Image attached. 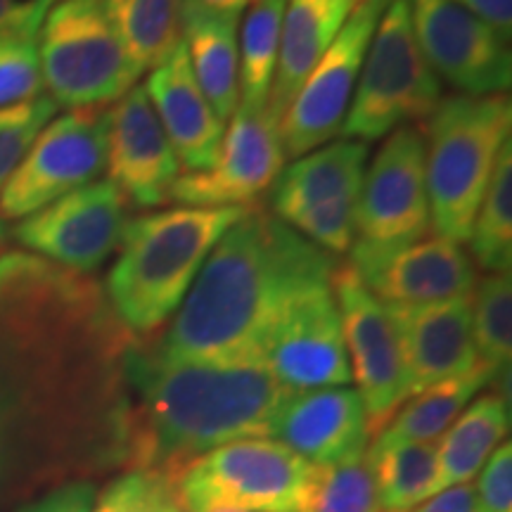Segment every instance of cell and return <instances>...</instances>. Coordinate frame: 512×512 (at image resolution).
Here are the masks:
<instances>
[{"instance_id":"cell-18","label":"cell","mask_w":512,"mask_h":512,"mask_svg":"<svg viewBox=\"0 0 512 512\" xmlns=\"http://www.w3.org/2000/svg\"><path fill=\"white\" fill-rule=\"evenodd\" d=\"M387 309L399 332L411 396L479 366L472 297L434 304H387Z\"/></svg>"},{"instance_id":"cell-6","label":"cell","mask_w":512,"mask_h":512,"mask_svg":"<svg viewBox=\"0 0 512 512\" xmlns=\"http://www.w3.org/2000/svg\"><path fill=\"white\" fill-rule=\"evenodd\" d=\"M38 57L48 95L69 110L107 107L140 79L102 0H62L48 10Z\"/></svg>"},{"instance_id":"cell-31","label":"cell","mask_w":512,"mask_h":512,"mask_svg":"<svg viewBox=\"0 0 512 512\" xmlns=\"http://www.w3.org/2000/svg\"><path fill=\"white\" fill-rule=\"evenodd\" d=\"M472 328L477 356L484 366L508 373L512 356V280L510 273H489L472 292Z\"/></svg>"},{"instance_id":"cell-1","label":"cell","mask_w":512,"mask_h":512,"mask_svg":"<svg viewBox=\"0 0 512 512\" xmlns=\"http://www.w3.org/2000/svg\"><path fill=\"white\" fill-rule=\"evenodd\" d=\"M337 261L268 209L247 207L211 249L155 349L181 361H256L294 299L332 285Z\"/></svg>"},{"instance_id":"cell-44","label":"cell","mask_w":512,"mask_h":512,"mask_svg":"<svg viewBox=\"0 0 512 512\" xmlns=\"http://www.w3.org/2000/svg\"><path fill=\"white\" fill-rule=\"evenodd\" d=\"M53 3H55V0H53Z\"/></svg>"},{"instance_id":"cell-7","label":"cell","mask_w":512,"mask_h":512,"mask_svg":"<svg viewBox=\"0 0 512 512\" xmlns=\"http://www.w3.org/2000/svg\"><path fill=\"white\" fill-rule=\"evenodd\" d=\"M313 467L278 439L230 441L178 472V503L183 512H299Z\"/></svg>"},{"instance_id":"cell-35","label":"cell","mask_w":512,"mask_h":512,"mask_svg":"<svg viewBox=\"0 0 512 512\" xmlns=\"http://www.w3.org/2000/svg\"><path fill=\"white\" fill-rule=\"evenodd\" d=\"M475 494L484 512H512V446L508 439L479 470Z\"/></svg>"},{"instance_id":"cell-43","label":"cell","mask_w":512,"mask_h":512,"mask_svg":"<svg viewBox=\"0 0 512 512\" xmlns=\"http://www.w3.org/2000/svg\"><path fill=\"white\" fill-rule=\"evenodd\" d=\"M209 512H247V510H209Z\"/></svg>"},{"instance_id":"cell-12","label":"cell","mask_w":512,"mask_h":512,"mask_svg":"<svg viewBox=\"0 0 512 512\" xmlns=\"http://www.w3.org/2000/svg\"><path fill=\"white\" fill-rule=\"evenodd\" d=\"M126 200L112 181H95L24 216L12 238L29 252L74 273H93L119 249Z\"/></svg>"},{"instance_id":"cell-32","label":"cell","mask_w":512,"mask_h":512,"mask_svg":"<svg viewBox=\"0 0 512 512\" xmlns=\"http://www.w3.org/2000/svg\"><path fill=\"white\" fill-rule=\"evenodd\" d=\"M91 512H183L176 477L155 470H133L95 498Z\"/></svg>"},{"instance_id":"cell-3","label":"cell","mask_w":512,"mask_h":512,"mask_svg":"<svg viewBox=\"0 0 512 512\" xmlns=\"http://www.w3.org/2000/svg\"><path fill=\"white\" fill-rule=\"evenodd\" d=\"M247 207H178L126 221L107 302L133 335H152L178 311L223 233Z\"/></svg>"},{"instance_id":"cell-26","label":"cell","mask_w":512,"mask_h":512,"mask_svg":"<svg viewBox=\"0 0 512 512\" xmlns=\"http://www.w3.org/2000/svg\"><path fill=\"white\" fill-rule=\"evenodd\" d=\"M126 55L140 74L183 41V0H102Z\"/></svg>"},{"instance_id":"cell-9","label":"cell","mask_w":512,"mask_h":512,"mask_svg":"<svg viewBox=\"0 0 512 512\" xmlns=\"http://www.w3.org/2000/svg\"><path fill=\"white\" fill-rule=\"evenodd\" d=\"M430 230L425 140L420 128L401 126L389 133L363 178L356 240L349 252H392L422 240Z\"/></svg>"},{"instance_id":"cell-19","label":"cell","mask_w":512,"mask_h":512,"mask_svg":"<svg viewBox=\"0 0 512 512\" xmlns=\"http://www.w3.org/2000/svg\"><path fill=\"white\" fill-rule=\"evenodd\" d=\"M273 439L311 465H335L368 451V415L351 387L294 392L280 411Z\"/></svg>"},{"instance_id":"cell-23","label":"cell","mask_w":512,"mask_h":512,"mask_svg":"<svg viewBox=\"0 0 512 512\" xmlns=\"http://www.w3.org/2000/svg\"><path fill=\"white\" fill-rule=\"evenodd\" d=\"M238 22L240 17L216 15L183 0V43L190 69L223 124L240 105Z\"/></svg>"},{"instance_id":"cell-24","label":"cell","mask_w":512,"mask_h":512,"mask_svg":"<svg viewBox=\"0 0 512 512\" xmlns=\"http://www.w3.org/2000/svg\"><path fill=\"white\" fill-rule=\"evenodd\" d=\"M508 430L510 408L501 394H484L467 403L465 411L437 441V479L430 496L472 482L508 437Z\"/></svg>"},{"instance_id":"cell-39","label":"cell","mask_w":512,"mask_h":512,"mask_svg":"<svg viewBox=\"0 0 512 512\" xmlns=\"http://www.w3.org/2000/svg\"><path fill=\"white\" fill-rule=\"evenodd\" d=\"M460 8L489 24L498 36L510 41L512 31V0H453Z\"/></svg>"},{"instance_id":"cell-36","label":"cell","mask_w":512,"mask_h":512,"mask_svg":"<svg viewBox=\"0 0 512 512\" xmlns=\"http://www.w3.org/2000/svg\"><path fill=\"white\" fill-rule=\"evenodd\" d=\"M95 498H98V491H95L93 484L72 482L50 491V494L38 498L36 503L27 505L19 512H91Z\"/></svg>"},{"instance_id":"cell-5","label":"cell","mask_w":512,"mask_h":512,"mask_svg":"<svg viewBox=\"0 0 512 512\" xmlns=\"http://www.w3.org/2000/svg\"><path fill=\"white\" fill-rule=\"evenodd\" d=\"M441 100V81L418 46L408 0H392L375 27L339 133L370 145L396 128L427 121Z\"/></svg>"},{"instance_id":"cell-25","label":"cell","mask_w":512,"mask_h":512,"mask_svg":"<svg viewBox=\"0 0 512 512\" xmlns=\"http://www.w3.org/2000/svg\"><path fill=\"white\" fill-rule=\"evenodd\" d=\"M498 375H501L498 370L479 361V366L470 373L448 377L444 382L422 389L420 394H413L394 413L387 427L377 434L373 446L403 444V441H413V444L439 441L441 434L465 411L467 403L475 399L486 384L494 382Z\"/></svg>"},{"instance_id":"cell-11","label":"cell","mask_w":512,"mask_h":512,"mask_svg":"<svg viewBox=\"0 0 512 512\" xmlns=\"http://www.w3.org/2000/svg\"><path fill=\"white\" fill-rule=\"evenodd\" d=\"M389 3L392 0H366L356 5L332 46L306 76L280 119V138L287 159L302 157L339 133L375 27Z\"/></svg>"},{"instance_id":"cell-16","label":"cell","mask_w":512,"mask_h":512,"mask_svg":"<svg viewBox=\"0 0 512 512\" xmlns=\"http://www.w3.org/2000/svg\"><path fill=\"white\" fill-rule=\"evenodd\" d=\"M349 266L384 304H434L472 297L477 266L460 242L418 240L392 252H351Z\"/></svg>"},{"instance_id":"cell-13","label":"cell","mask_w":512,"mask_h":512,"mask_svg":"<svg viewBox=\"0 0 512 512\" xmlns=\"http://www.w3.org/2000/svg\"><path fill=\"white\" fill-rule=\"evenodd\" d=\"M228 121L216 162L207 171L178 176L169 202L204 209L249 207V202L273 188L287 159L280 121L268 107L245 102Z\"/></svg>"},{"instance_id":"cell-22","label":"cell","mask_w":512,"mask_h":512,"mask_svg":"<svg viewBox=\"0 0 512 512\" xmlns=\"http://www.w3.org/2000/svg\"><path fill=\"white\" fill-rule=\"evenodd\" d=\"M351 10L354 5L349 0H290V5H285L278 64L266 105L275 119H283L294 95L332 46Z\"/></svg>"},{"instance_id":"cell-17","label":"cell","mask_w":512,"mask_h":512,"mask_svg":"<svg viewBox=\"0 0 512 512\" xmlns=\"http://www.w3.org/2000/svg\"><path fill=\"white\" fill-rule=\"evenodd\" d=\"M107 171L121 197L138 209L169 202L181 162L159 124L143 86H133L112 107Z\"/></svg>"},{"instance_id":"cell-42","label":"cell","mask_w":512,"mask_h":512,"mask_svg":"<svg viewBox=\"0 0 512 512\" xmlns=\"http://www.w3.org/2000/svg\"><path fill=\"white\" fill-rule=\"evenodd\" d=\"M349 3H351V5H354V8H356V5H361V3H366V0H349Z\"/></svg>"},{"instance_id":"cell-10","label":"cell","mask_w":512,"mask_h":512,"mask_svg":"<svg viewBox=\"0 0 512 512\" xmlns=\"http://www.w3.org/2000/svg\"><path fill=\"white\" fill-rule=\"evenodd\" d=\"M332 292L342 320L344 347L351 358V380H356V392L366 406L368 434L373 439L411 399L399 332L387 304L363 285L349 264L337 266Z\"/></svg>"},{"instance_id":"cell-21","label":"cell","mask_w":512,"mask_h":512,"mask_svg":"<svg viewBox=\"0 0 512 512\" xmlns=\"http://www.w3.org/2000/svg\"><path fill=\"white\" fill-rule=\"evenodd\" d=\"M370 145L361 140H335L297 157L273 183L271 207L280 221L311 207L358 197L366 178Z\"/></svg>"},{"instance_id":"cell-41","label":"cell","mask_w":512,"mask_h":512,"mask_svg":"<svg viewBox=\"0 0 512 512\" xmlns=\"http://www.w3.org/2000/svg\"><path fill=\"white\" fill-rule=\"evenodd\" d=\"M5 235H8V230H5V223L0 219V247L5 245Z\"/></svg>"},{"instance_id":"cell-2","label":"cell","mask_w":512,"mask_h":512,"mask_svg":"<svg viewBox=\"0 0 512 512\" xmlns=\"http://www.w3.org/2000/svg\"><path fill=\"white\" fill-rule=\"evenodd\" d=\"M128 458L136 470L178 475L223 444L271 437L294 392L256 361H181L128 349Z\"/></svg>"},{"instance_id":"cell-29","label":"cell","mask_w":512,"mask_h":512,"mask_svg":"<svg viewBox=\"0 0 512 512\" xmlns=\"http://www.w3.org/2000/svg\"><path fill=\"white\" fill-rule=\"evenodd\" d=\"M472 261L486 273L512 266V147H503L472 226Z\"/></svg>"},{"instance_id":"cell-28","label":"cell","mask_w":512,"mask_h":512,"mask_svg":"<svg viewBox=\"0 0 512 512\" xmlns=\"http://www.w3.org/2000/svg\"><path fill=\"white\" fill-rule=\"evenodd\" d=\"M287 0H254L240 43V102L266 107L278 64L280 31Z\"/></svg>"},{"instance_id":"cell-33","label":"cell","mask_w":512,"mask_h":512,"mask_svg":"<svg viewBox=\"0 0 512 512\" xmlns=\"http://www.w3.org/2000/svg\"><path fill=\"white\" fill-rule=\"evenodd\" d=\"M57 110L60 107L46 93L0 110V190L27 157L38 133L55 119Z\"/></svg>"},{"instance_id":"cell-14","label":"cell","mask_w":512,"mask_h":512,"mask_svg":"<svg viewBox=\"0 0 512 512\" xmlns=\"http://www.w3.org/2000/svg\"><path fill=\"white\" fill-rule=\"evenodd\" d=\"M418 46L439 81L463 95H503L512 81L508 41L453 0H408Z\"/></svg>"},{"instance_id":"cell-37","label":"cell","mask_w":512,"mask_h":512,"mask_svg":"<svg viewBox=\"0 0 512 512\" xmlns=\"http://www.w3.org/2000/svg\"><path fill=\"white\" fill-rule=\"evenodd\" d=\"M50 5L53 0H0V31L38 36Z\"/></svg>"},{"instance_id":"cell-38","label":"cell","mask_w":512,"mask_h":512,"mask_svg":"<svg viewBox=\"0 0 512 512\" xmlns=\"http://www.w3.org/2000/svg\"><path fill=\"white\" fill-rule=\"evenodd\" d=\"M411 512H484L482 505H479V498L475 494V484L465 482L458 486H451V489L439 491L422 501L418 508Z\"/></svg>"},{"instance_id":"cell-27","label":"cell","mask_w":512,"mask_h":512,"mask_svg":"<svg viewBox=\"0 0 512 512\" xmlns=\"http://www.w3.org/2000/svg\"><path fill=\"white\" fill-rule=\"evenodd\" d=\"M380 512H411L432 494L437 479V441L370 446Z\"/></svg>"},{"instance_id":"cell-15","label":"cell","mask_w":512,"mask_h":512,"mask_svg":"<svg viewBox=\"0 0 512 512\" xmlns=\"http://www.w3.org/2000/svg\"><path fill=\"white\" fill-rule=\"evenodd\" d=\"M261 363L290 392L347 387L351 368L332 285L304 292L268 337Z\"/></svg>"},{"instance_id":"cell-40","label":"cell","mask_w":512,"mask_h":512,"mask_svg":"<svg viewBox=\"0 0 512 512\" xmlns=\"http://www.w3.org/2000/svg\"><path fill=\"white\" fill-rule=\"evenodd\" d=\"M190 3L197 5V8H202V10L216 12V15L240 17L242 10L247 8L249 0H190Z\"/></svg>"},{"instance_id":"cell-34","label":"cell","mask_w":512,"mask_h":512,"mask_svg":"<svg viewBox=\"0 0 512 512\" xmlns=\"http://www.w3.org/2000/svg\"><path fill=\"white\" fill-rule=\"evenodd\" d=\"M43 93L36 34L0 31V110Z\"/></svg>"},{"instance_id":"cell-4","label":"cell","mask_w":512,"mask_h":512,"mask_svg":"<svg viewBox=\"0 0 512 512\" xmlns=\"http://www.w3.org/2000/svg\"><path fill=\"white\" fill-rule=\"evenodd\" d=\"M512 107L508 95H453L427 119V197L432 228L439 238L470 240L484 192L498 157L510 143Z\"/></svg>"},{"instance_id":"cell-8","label":"cell","mask_w":512,"mask_h":512,"mask_svg":"<svg viewBox=\"0 0 512 512\" xmlns=\"http://www.w3.org/2000/svg\"><path fill=\"white\" fill-rule=\"evenodd\" d=\"M112 107L69 110L38 133L27 157L0 190V219L19 221L107 169Z\"/></svg>"},{"instance_id":"cell-30","label":"cell","mask_w":512,"mask_h":512,"mask_svg":"<svg viewBox=\"0 0 512 512\" xmlns=\"http://www.w3.org/2000/svg\"><path fill=\"white\" fill-rule=\"evenodd\" d=\"M299 512H380L368 456L313 467Z\"/></svg>"},{"instance_id":"cell-20","label":"cell","mask_w":512,"mask_h":512,"mask_svg":"<svg viewBox=\"0 0 512 512\" xmlns=\"http://www.w3.org/2000/svg\"><path fill=\"white\" fill-rule=\"evenodd\" d=\"M143 88L181 166L190 174L207 171L219 155L226 124L192 74L183 41L166 60L150 69Z\"/></svg>"}]
</instances>
